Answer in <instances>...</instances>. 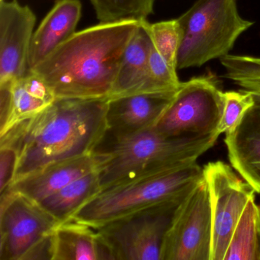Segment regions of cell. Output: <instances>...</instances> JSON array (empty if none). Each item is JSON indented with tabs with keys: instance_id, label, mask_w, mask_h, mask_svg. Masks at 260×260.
<instances>
[{
	"instance_id": "1",
	"label": "cell",
	"mask_w": 260,
	"mask_h": 260,
	"mask_svg": "<svg viewBox=\"0 0 260 260\" xmlns=\"http://www.w3.org/2000/svg\"><path fill=\"white\" fill-rule=\"evenodd\" d=\"M108 103L109 99H56L0 135V145L17 150L13 182L48 164L96 151L107 135Z\"/></svg>"
},
{
	"instance_id": "2",
	"label": "cell",
	"mask_w": 260,
	"mask_h": 260,
	"mask_svg": "<svg viewBox=\"0 0 260 260\" xmlns=\"http://www.w3.org/2000/svg\"><path fill=\"white\" fill-rule=\"evenodd\" d=\"M141 22H100L80 31L30 71L56 99H109L127 44Z\"/></svg>"
},
{
	"instance_id": "3",
	"label": "cell",
	"mask_w": 260,
	"mask_h": 260,
	"mask_svg": "<svg viewBox=\"0 0 260 260\" xmlns=\"http://www.w3.org/2000/svg\"><path fill=\"white\" fill-rule=\"evenodd\" d=\"M203 179L197 161L156 169L103 188L71 220L96 229L137 211L182 200Z\"/></svg>"
},
{
	"instance_id": "4",
	"label": "cell",
	"mask_w": 260,
	"mask_h": 260,
	"mask_svg": "<svg viewBox=\"0 0 260 260\" xmlns=\"http://www.w3.org/2000/svg\"><path fill=\"white\" fill-rule=\"evenodd\" d=\"M220 134L215 133L197 138H173L154 127L111 136L109 146L98 148L109 156L100 171L102 189L156 169L197 161L215 144Z\"/></svg>"
},
{
	"instance_id": "5",
	"label": "cell",
	"mask_w": 260,
	"mask_h": 260,
	"mask_svg": "<svg viewBox=\"0 0 260 260\" xmlns=\"http://www.w3.org/2000/svg\"><path fill=\"white\" fill-rule=\"evenodd\" d=\"M176 19L181 32L177 70L199 68L228 55L253 25L240 16L236 0H197Z\"/></svg>"
},
{
	"instance_id": "6",
	"label": "cell",
	"mask_w": 260,
	"mask_h": 260,
	"mask_svg": "<svg viewBox=\"0 0 260 260\" xmlns=\"http://www.w3.org/2000/svg\"><path fill=\"white\" fill-rule=\"evenodd\" d=\"M223 109V92L215 80L210 76L194 77L182 83L154 128L173 138L220 134Z\"/></svg>"
},
{
	"instance_id": "7",
	"label": "cell",
	"mask_w": 260,
	"mask_h": 260,
	"mask_svg": "<svg viewBox=\"0 0 260 260\" xmlns=\"http://www.w3.org/2000/svg\"><path fill=\"white\" fill-rule=\"evenodd\" d=\"M182 200L146 208L96 228L114 260H161L166 234Z\"/></svg>"
},
{
	"instance_id": "8",
	"label": "cell",
	"mask_w": 260,
	"mask_h": 260,
	"mask_svg": "<svg viewBox=\"0 0 260 260\" xmlns=\"http://www.w3.org/2000/svg\"><path fill=\"white\" fill-rule=\"evenodd\" d=\"M212 213L205 176L178 205L161 260H211Z\"/></svg>"
},
{
	"instance_id": "9",
	"label": "cell",
	"mask_w": 260,
	"mask_h": 260,
	"mask_svg": "<svg viewBox=\"0 0 260 260\" xmlns=\"http://www.w3.org/2000/svg\"><path fill=\"white\" fill-rule=\"evenodd\" d=\"M60 222L39 202L18 191L0 199V260H25Z\"/></svg>"
},
{
	"instance_id": "10",
	"label": "cell",
	"mask_w": 260,
	"mask_h": 260,
	"mask_svg": "<svg viewBox=\"0 0 260 260\" xmlns=\"http://www.w3.org/2000/svg\"><path fill=\"white\" fill-rule=\"evenodd\" d=\"M203 170L212 213L211 260H223L240 216L255 191L226 162H209Z\"/></svg>"
},
{
	"instance_id": "11",
	"label": "cell",
	"mask_w": 260,
	"mask_h": 260,
	"mask_svg": "<svg viewBox=\"0 0 260 260\" xmlns=\"http://www.w3.org/2000/svg\"><path fill=\"white\" fill-rule=\"evenodd\" d=\"M36 16L16 0L0 1V82L26 76Z\"/></svg>"
},
{
	"instance_id": "12",
	"label": "cell",
	"mask_w": 260,
	"mask_h": 260,
	"mask_svg": "<svg viewBox=\"0 0 260 260\" xmlns=\"http://www.w3.org/2000/svg\"><path fill=\"white\" fill-rule=\"evenodd\" d=\"M108 159L107 153L98 149L90 154L52 162L13 182L7 190L40 202L74 181L100 171Z\"/></svg>"
},
{
	"instance_id": "13",
	"label": "cell",
	"mask_w": 260,
	"mask_h": 260,
	"mask_svg": "<svg viewBox=\"0 0 260 260\" xmlns=\"http://www.w3.org/2000/svg\"><path fill=\"white\" fill-rule=\"evenodd\" d=\"M176 91L109 99L107 135L121 136L154 127L173 101Z\"/></svg>"
},
{
	"instance_id": "14",
	"label": "cell",
	"mask_w": 260,
	"mask_h": 260,
	"mask_svg": "<svg viewBox=\"0 0 260 260\" xmlns=\"http://www.w3.org/2000/svg\"><path fill=\"white\" fill-rule=\"evenodd\" d=\"M225 134L231 166L260 194V104L255 103Z\"/></svg>"
},
{
	"instance_id": "15",
	"label": "cell",
	"mask_w": 260,
	"mask_h": 260,
	"mask_svg": "<svg viewBox=\"0 0 260 260\" xmlns=\"http://www.w3.org/2000/svg\"><path fill=\"white\" fill-rule=\"evenodd\" d=\"M81 13L80 0H57L33 34L28 58L29 71L76 32Z\"/></svg>"
},
{
	"instance_id": "16",
	"label": "cell",
	"mask_w": 260,
	"mask_h": 260,
	"mask_svg": "<svg viewBox=\"0 0 260 260\" xmlns=\"http://www.w3.org/2000/svg\"><path fill=\"white\" fill-rule=\"evenodd\" d=\"M52 260H114L95 228L74 220L59 223L51 234Z\"/></svg>"
},
{
	"instance_id": "17",
	"label": "cell",
	"mask_w": 260,
	"mask_h": 260,
	"mask_svg": "<svg viewBox=\"0 0 260 260\" xmlns=\"http://www.w3.org/2000/svg\"><path fill=\"white\" fill-rule=\"evenodd\" d=\"M56 97L45 80L33 72L13 82L10 109L0 124V135L25 120L36 116L51 106Z\"/></svg>"
},
{
	"instance_id": "18",
	"label": "cell",
	"mask_w": 260,
	"mask_h": 260,
	"mask_svg": "<svg viewBox=\"0 0 260 260\" xmlns=\"http://www.w3.org/2000/svg\"><path fill=\"white\" fill-rule=\"evenodd\" d=\"M147 20L141 21L139 28L127 44L118 75L109 99L138 94L147 77L149 57L153 43L146 27Z\"/></svg>"
},
{
	"instance_id": "19",
	"label": "cell",
	"mask_w": 260,
	"mask_h": 260,
	"mask_svg": "<svg viewBox=\"0 0 260 260\" xmlns=\"http://www.w3.org/2000/svg\"><path fill=\"white\" fill-rule=\"evenodd\" d=\"M100 171L74 181L39 203L60 223L71 220L86 202L101 191Z\"/></svg>"
},
{
	"instance_id": "20",
	"label": "cell",
	"mask_w": 260,
	"mask_h": 260,
	"mask_svg": "<svg viewBox=\"0 0 260 260\" xmlns=\"http://www.w3.org/2000/svg\"><path fill=\"white\" fill-rule=\"evenodd\" d=\"M223 260H260L258 205L252 198L245 207L230 240Z\"/></svg>"
},
{
	"instance_id": "21",
	"label": "cell",
	"mask_w": 260,
	"mask_h": 260,
	"mask_svg": "<svg viewBox=\"0 0 260 260\" xmlns=\"http://www.w3.org/2000/svg\"><path fill=\"white\" fill-rule=\"evenodd\" d=\"M224 77L249 92L255 103L260 104V57L228 54L220 59Z\"/></svg>"
},
{
	"instance_id": "22",
	"label": "cell",
	"mask_w": 260,
	"mask_h": 260,
	"mask_svg": "<svg viewBox=\"0 0 260 260\" xmlns=\"http://www.w3.org/2000/svg\"><path fill=\"white\" fill-rule=\"evenodd\" d=\"M100 22L147 20L155 0H90Z\"/></svg>"
},
{
	"instance_id": "23",
	"label": "cell",
	"mask_w": 260,
	"mask_h": 260,
	"mask_svg": "<svg viewBox=\"0 0 260 260\" xmlns=\"http://www.w3.org/2000/svg\"><path fill=\"white\" fill-rule=\"evenodd\" d=\"M176 71L166 61L153 45L149 57L147 77L139 93L178 90L182 82L179 81Z\"/></svg>"
},
{
	"instance_id": "24",
	"label": "cell",
	"mask_w": 260,
	"mask_h": 260,
	"mask_svg": "<svg viewBox=\"0 0 260 260\" xmlns=\"http://www.w3.org/2000/svg\"><path fill=\"white\" fill-rule=\"evenodd\" d=\"M146 27L155 49L170 66L177 70L178 53L181 42L180 28L177 19L153 24L147 21Z\"/></svg>"
},
{
	"instance_id": "25",
	"label": "cell",
	"mask_w": 260,
	"mask_h": 260,
	"mask_svg": "<svg viewBox=\"0 0 260 260\" xmlns=\"http://www.w3.org/2000/svg\"><path fill=\"white\" fill-rule=\"evenodd\" d=\"M223 99L224 109L218 130L220 135L232 129L246 111L255 105L252 95L242 89L223 92Z\"/></svg>"
},
{
	"instance_id": "26",
	"label": "cell",
	"mask_w": 260,
	"mask_h": 260,
	"mask_svg": "<svg viewBox=\"0 0 260 260\" xmlns=\"http://www.w3.org/2000/svg\"><path fill=\"white\" fill-rule=\"evenodd\" d=\"M18 154L16 148L0 145V193L2 194L14 181L17 167Z\"/></svg>"
},
{
	"instance_id": "27",
	"label": "cell",
	"mask_w": 260,
	"mask_h": 260,
	"mask_svg": "<svg viewBox=\"0 0 260 260\" xmlns=\"http://www.w3.org/2000/svg\"><path fill=\"white\" fill-rule=\"evenodd\" d=\"M258 229H259L260 231V205L258 206Z\"/></svg>"
},
{
	"instance_id": "28",
	"label": "cell",
	"mask_w": 260,
	"mask_h": 260,
	"mask_svg": "<svg viewBox=\"0 0 260 260\" xmlns=\"http://www.w3.org/2000/svg\"><path fill=\"white\" fill-rule=\"evenodd\" d=\"M0 1H2V0H0Z\"/></svg>"
}]
</instances>
